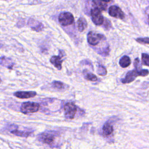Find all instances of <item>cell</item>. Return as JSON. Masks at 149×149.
<instances>
[{"instance_id":"13","label":"cell","mask_w":149,"mask_h":149,"mask_svg":"<svg viewBox=\"0 0 149 149\" xmlns=\"http://www.w3.org/2000/svg\"><path fill=\"white\" fill-rule=\"evenodd\" d=\"M0 64L8 69H12L14 65V63L12 59L5 56L0 58Z\"/></svg>"},{"instance_id":"11","label":"cell","mask_w":149,"mask_h":149,"mask_svg":"<svg viewBox=\"0 0 149 149\" xmlns=\"http://www.w3.org/2000/svg\"><path fill=\"white\" fill-rule=\"evenodd\" d=\"M93 6L94 8L98 9L100 11L105 10L107 8V2H105L102 0H93Z\"/></svg>"},{"instance_id":"23","label":"cell","mask_w":149,"mask_h":149,"mask_svg":"<svg viewBox=\"0 0 149 149\" xmlns=\"http://www.w3.org/2000/svg\"><path fill=\"white\" fill-rule=\"evenodd\" d=\"M1 83V78H0V83Z\"/></svg>"},{"instance_id":"5","label":"cell","mask_w":149,"mask_h":149,"mask_svg":"<svg viewBox=\"0 0 149 149\" xmlns=\"http://www.w3.org/2000/svg\"><path fill=\"white\" fill-rule=\"evenodd\" d=\"M91 16L93 22L97 26H101L104 23V17L100 10L93 8L91 10Z\"/></svg>"},{"instance_id":"21","label":"cell","mask_w":149,"mask_h":149,"mask_svg":"<svg viewBox=\"0 0 149 149\" xmlns=\"http://www.w3.org/2000/svg\"><path fill=\"white\" fill-rule=\"evenodd\" d=\"M138 42L143 44H148L149 42V38L148 37L145 38H138L136 40Z\"/></svg>"},{"instance_id":"16","label":"cell","mask_w":149,"mask_h":149,"mask_svg":"<svg viewBox=\"0 0 149 149\" xmlns=\"http://www.w3.org/2000/svg\"><path fill=\"white\" fill-rule=\"evenodd\" d=\"M10 133L15 136H20V137H27L29 136H30L31 132L29 131H24V130H20L16 129H13L10 130Z\"/></svg>"},{"instance_id":"7","label":"cell","mask_w":149,"mask_h":149,"mask_svg":"<svg viewBox=\"0 0 149 149\" xmlns=\"http://www.w3.org/2000/svg\"><path fill=\"white\" fill-rule=\"evenodd\" d=\"M140 70L137 69L129 71L126 74L125 77L122 79V83L123 84H126L133 81L137 76H140Z\"/></svg>"},{"instance_id":"2","label":"cell","mask_w":149,"mask_h":149,"mask_svg":"<svg viewBox=\"0 0 149 149\" xmlns=\"http://www.w3.org/2000/svg\"><path fill=\"white\" fill-rule=\"evenodd\" d=\"M40 107V104L37 102H25L22 103L20 107V111L24 114L34 113L38 111Z\"/></svg>"},{"instance_id":"9","label":"cell","mask_w":149,"mask_h":149,"mask_svg":"<svg viewBox=\"0 0 149 149\" xmlns=\"http://www.w3.org/2000/svg\"><path fill=\"white\" fill-rule=\"evenodd\" d=\"M37 93L36 91H17L15 92L13 95L16 97L17 98H21V99H26L34 97L36 95Z\"/></svg>"},{"instance_id":"4","label":"cell","mask_w":149,"mask_h":149,"mask_svg":"<svg viewBox=\"0 0 149 149\" xmlns=\"http://www.w3.org/2000/svg\"><path fill=\"white\" fill-rule=\"evenodd\" d=\"M58 20L61 25L66 26L71 24L74 22L73 15L68 12H62L59 14Z\"/></svg>"},{"instance_id":"15","label":"cell","mask_w":149,"mask_h":149,"mask_svg":"<svg viewBox=\"0 0 149 149\" xmlns=\"http://www.w3.org/2000/svg\"><path fill=\"white\" fill-rule=\"evenodd\" d=\"M77 29L80 32L83 31L87 27V22L86 19L83 17H80L77 21Z\"/></svg>"},{"instance_id":"14","label":"cell","mask_w":149,"mask_h":149,"mask_svg":"<svg viewBox=\"0 0 149 149\" xmlns=\"http://www.w3.org/2000/svg\"><path fill=\"white\" fill-rule=\"evenodd\" d=\"M51 87L56 90H65L68 88V86L60 81H54L51 83Z\"/></svg>"},{"instance_id":"22","label":"cell","mask_w":149,"mask_h":149,"mask_svg":"<svg viewBox=\"0 0 149 149\" xmlns=\"http://www.w3.org/2000/svg\"><path fill=\"white\" fill-rule=\"evenodd\" d=\"M102 1H104V2H109V1H111V0H102Z\"/></svg>"},{"instance_id":"18","label":"cell","mask_w":149,"mask_h":149,"mask_svg":"<svg viewBox=\"0 0 149 149\" xmlns=\"http://www.w3.org/2000/svg\"><path fill=\"white\" fill-rule=\"evenodd\" d=\"M97 73L100 75V76H105L107 73V70L106 69V68L101 65H99L98 66V68H97Z\"/></svg>"},{"instance_id":"6","label":"cell","mask_w":149,"mask_h":149,"mask_svg":"<svg viewBox=\"0 0 149 149\" xmlns=\"http://www.w3.org/2000/svg\"><path fill=\"white\" fill-rule=\"evenodd\" d=\"M103 39H105V37L102 34L94 31H90L87 34V41L91 45H97Z\"/></svg>"},{"instance_id":"1","label":"cell","mask_w":149,"mask_h":149,"mask_svg":"<svg viewBox=\"0 0 149 149\" xmlns=\"http://www.w3.org/2000/svg\"><path fill=\"white\" fill-rule=\"evenodd\" d=\"M58 138L59 135L57 132L55 131H47L38 136V139L39 141L52 147L56 146V143Z\"/></svg>"},{"instance_id":"12","label":"cell","mask_w":149,"mask_h":149,"mask_svg":"<svg viewBox=\"0 0 149 149\" xmlns=\"http://www.w3.org/2000/svg\"><path fill=\"white\" fill-rule=\"evenodd\" d=\"M113 132V126L109 122H106L102 127V132L104 136L108 137L111 136Z\"/></svg>"},{"instance_id":"8","label":"cell","mask_w":149,"mask_h":149,"mask_svg":"<svg viewBox=\"0 0 149 149\" xmlns=\"http://www.w3.org/2000/svg\"><path fill=\"white\" fill-rule=\"evenodd\" d=\"M108 13L111 16L115 18L123 19L125 17L124 13L121 10V9L119 7L115 5L111 6L109 7L108 9Z\"/></svg>"},{"instance_id":"20","label":"cell","mask_w":149,"mask_h":149,"mask_svg":"<svg viewBox=\"0 0 149 149\" xmlns=\"http://www.w3.org/2000/svg\"><path fill=\"white\" fill-rule=\"evenodd\" d=\"M84 78L87 80H90V81H97V76L91 73H87L84 74Z\"/></svg>"},{"instance_id":"17","label":"cell","mask_w":149,"mask_h":149,"mask_svg":"<svg viewBox=\"0 0 149 149\" xmlns=\"http://www.w3.org/2000/svg\"><path fill=\"white\" fill-rule=\"evenodd\" d=\"M119 65L122 67V68H127L128 67L130 63H131V60L130 59V58L128 56H122L119 62Z\"/></svg>"},{"instance_id":"3","label":"cell","mask_w":149,"mask_h":149,"mask_svg":"<svg viewBox=\"0 0 149 149\" xmlns=\"http://www.w3.org/2000/svg\"><path fill=\"white\" fill-rule=\"evenodd\" d=\"M77 111V106L72 102H67L64 105V114L65 118L72 119L74 118Z\"/></svg>"},{"instance_id":"10","label":"cell","mask_w":149,"mask_h":149,"mask_svg":"<svg viewBox=\"0 0 149 149\" xmlns=\"http://www.w3.org/2000/svg\"><path fill=\"white\" fill-rule=\"evenodd\" d=\"M63 60L62 59V56L61 55L58 56L54 55L50 58V62L58 70L62 69V63Z\"/></svg>"},{"instance_id":"19","label":"cell","mask_w":149,"mask_h":149,"mask_svg":"<svg viewBox=\"0 0 149 149\" xmlns=\"http://www.w3.org/2000/svg\"><path fill=\"white\" fill-rule=\"evenodd\" d=\"M141 61L143 65L148 66L149 65V56L147 54L143 53L141 55Z\"/></svg>"}]
</instances>
